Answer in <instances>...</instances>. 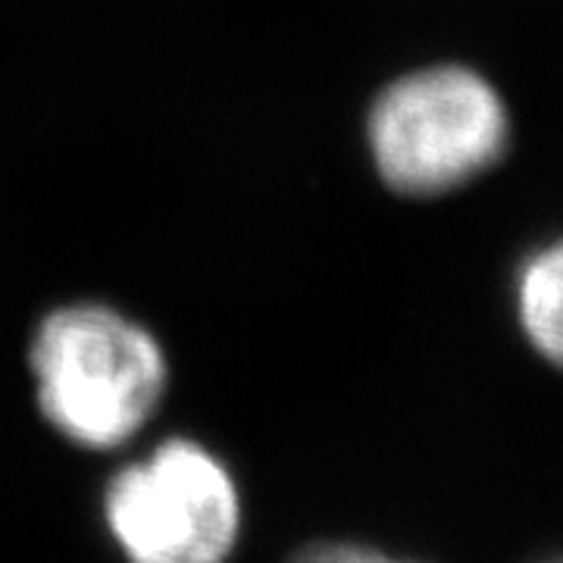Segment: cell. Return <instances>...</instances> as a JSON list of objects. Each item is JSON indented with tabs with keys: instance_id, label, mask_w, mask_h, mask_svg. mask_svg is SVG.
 I'll return each mask as SVG.
<instances>
[{
	"instance_id": "6da1fadb",
	"label": "cell",
	"mask_w": 563,
	"mask_h": 563,
	"mask_svg": "<svg viewBox=\"0 0 563 563\" xmlns=\"http://www.w3.org/2000/svg\"><path fill=\"white\" fill-rule=\"evenodd\" d=\"M29 361L44 420L88 451L135 439L169 379L161 342L103 303L54 310L38 325Z\"/></svg>"
},
{
	"instance_id": "7a4b0ae2",
	"label": "cell",
	"mask_w": 563,
	"mask_h": 563,
	"mask_svg": "<svg viewBox=\"0 0 563 563\" xmlns=\"http://www.w3.org/2000/svg\"><path fill=\"white\" fill-rule=\"evenodd\" d=\"M369 154L401 195H442L479 176L507 144V110L466 66H429L391 81L366 120Z\"/></svg>"
},
{
	"instance_id": "3957f363",
	"label": "cell",
	"mask_w": 563,
	"mask_h": 563,
	"mask_svg": "<svg viewBox=\"0 0 563 563\" xmlns=\"http://www.w3.org/2000/svg\"><path fill=\"white\" fill-rule=\"evenodd\" d=\"M103 523L129 563H225L242 539V492L210 448L169 439L107 483Z\"/></svg>"
},
{
	"instance_id": "277c9868",
	"label": "cell",
	"mask_w": 563,
	"mask_h": 563,
	"mask_svg": "<svg viewBox=\"0 0 563 563\" xmlns=\"http://www.w3.org/2000/svg\"><path fill=\"white\" fill-rule=\"evenodd\" d=\"M517 317L526 339L551 363L563 351V251L551 244L520 269L517 282Z\"/></svg>"
},
{
	"instance_id": "5b68a950",
	"label": "cell",
	"mask_w": 563,
	"mask_h": 563,
	"mask_svg": "<svg viewBox=\"0 0 563 563\" xmlns=\"http://www.w3.org/2000/svg\"><path fill=\"white\" fill-rule=\"evenodd\" d=\"M291 563H417V561H401V558H391L379 548H366V544H351V542H325L313 544V548H303L301 554Z\"/></svg>"
}]
</instances>
